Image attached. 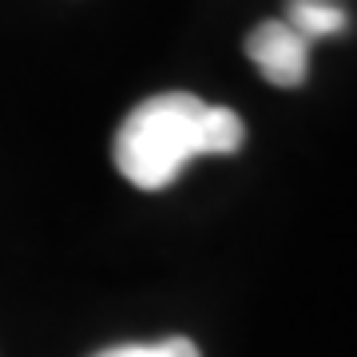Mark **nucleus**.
<instances>
[{
	"mask_svg": "<svg viewBox=\"0 0 357 357\" xmlns=\"http://www.w3.org/2000/svg\"><path fill=\"white\" fill-rule=\"evenodd\" d=\"M246 56L274 88H298L310 72V40L298 36L286 20H262L246 36Z\"/></svg>",
	"mask_w": 357,
	"mask_h": 357,
	"instance_id": "f03ea898",
	"label": "nucleus"
},
{
	"mask_svg": "<svg viewBox=\"0 0 357 357\" xmlns=\"http://www.w3.org/2000/svg\"><path fill=\"white\" fill-rule=\"evenodd\" d=\"M96 357H199V345L191 337H163L147 345H112Z\"/></svg>",
	"mask_w": 357,
	"mask_h": 357,
	"instance_id": "20e7f679",
	"label": "nucleus"
},
{
	"mask_svg": "<svg viewBox=\"0 0 357 357\" xmlns=\"http://www.w3.org/2000/svg\"><path fill=\"white\" fill-rule=\"evenodd\" d=\"M246 139L238 112L191 91L143 100L115 131V167L139 191H163L199 155H234Z\"/></svg>",
	"mask_w": 357,
	"mask_h": 357,
	"instance_id": "f257e3e1",
	"label": "nucleus"
},
{
	"mask_svg": "<svg viewBox=\"0 0 357 357\" xmlns=\"http://www.w3.org/2000/svg\"><path fill=\"white\" fill-rule=\"evenodd\" d=\"M286 24L306 40L318 36H337L345 24H349V13H345L337 0H290L286 8Z\"/></svg>",
	"mask_w": 357,
	"mask_h": 357,
	"instance_id": "7ed1b4c3",
	"label": "nucleus"
}]
</instances>
